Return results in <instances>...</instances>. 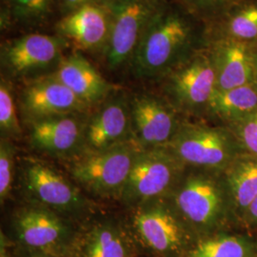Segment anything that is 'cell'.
Masks as SVG:
<instances>
[{"mask_svg":"<svg viewBox=\"0 0 257 257\" xmlns=\"http://www.w3.org/2000/svg\"><path fill=\"white\" fill-rule=\"evenodd\" d=\"M174 206L189 227L216 230L235 216L223 172L196 169L181 176L175 188Z\"/></svg>","mask_w":257,"mask_h":257,"instance_id":"1","label":"cell"},{"mask_svg":"<svg viewBox=\"0 0 257 257\" xmlns=\"http://www.w3.org/2000/svg\"><path fill=\"white\" fill-rule=\"evenodd\" d=\"M166 147L185 166L219 172L244 153L233 132L201 125L180 127Z\"/></svg>","mask_w":257,"mask_h":257,"instance_id":"2","label":"cell"},{"mask_svg":"<svg viewBox=\"0 0 257 257\" xmlns=\"http://www.w3.org/2000/svg\"><path fill=\"white\" fill-rule=\"evenodd\" d=\"M183 163L167 147L142 149L132 167L121 198L131 205L156 200L175 189Z\"/></svg>","mask_w":257,"mask_h":257,"instance_id":"3","label":"cell"},{"mask_svg":"<svg viewBox=\"0 0 257 257\" xmlns=\"http://www.w3.org/2000/svg\"><path fill=\"white\" fill-rule=\"evenodd\" d=\"M141 150L127 142L109 150L93 152L74 163L72 175L76 182L95 195L121 196Z\"/></svg>","mask_w":257,"mask_h":257,"instance_id":"4","label":"cell"},{"mask_svg":"<svg viewBox=\"0 0 257 257\" xmlns=\"http://www.w3.org/2000/svg\"><path fill=\"white\" fill-rule=\"evenodd\" d=\"M133 223L138 236L149 248L164 256H175L188 245V225L175 206L152 200L139 205Z\"/></svg>","mask_w":257,"mask_h":257,"instance_id":"5","label":"cell"},{"mask_svg":"<svg viewBox=\"0 0 257 257\" xmlns=\"http://www.w3.org/2000/svg\"><path fill=\"white\" fill-rule=\"evenodd\" d=\"M189 37V28L175 16H153L135 54L136 69L144 76L164 71Z\"/></svg>","mask_w":257,"mask_h":257,"instance_id":"6","label":"cell"},{"mask_svg":"<svg viewBox=\"0 0 257 257\" xmlns=\"http://www.w3.org/2000/svg\"><path fill=\"white\" fill-rule=\"evenodd\" d=\"M153 16L147 0H117L112 5L110 36L106 45L110 67L117 68L134 56Z\"/></svg>","mask_w":257,"mask_h":257,"instance_id":"7","label":"cell"},{"mask_svg":"<svg viewBox=\"0 0 257 257\" xmlns=\"http://www.w3.org/2000/svg\"><path fill=\"white\" fill-rule=\"evenodd\" d=\"M131 116L136 140L145 150L166 147L179 128L173 110L150 95L134 99Z\"/></svg>","mask_w":257,"mask_h":257,"instance_id":"8","label":"cell"},{"mask_svg":"<svg viewBox=\"0 0 257 257\" xmlns=\"http://www.w3.org/2000/svg\"><path fill=\"white\" fill-rule=\"evenodd\" d=\"M63 41L43 34H31L3 47L2 62L13 74H27L51 67L59 60Z\"/></svg>","mask_w":257,"mask_h":257,"instance_id":"9","label":"cell"},{"mask_svg":"<svg viewBox=\"0 0 257 257\" xmlns=\"http://www.w3.org/2000/svg\"><path fill=\"white\" fill-rule=\"evenodd\" d=\"M23 110L35 121L68 115L87 105L54 76L32 83L22 94Z\"/></svg>","mask_w":257,"mask_h":257,"instance_id":"10","label":"cell"},{"mask_svg":"<svg viewBox=\"0 0 257 257\" xmlns=\"http://www.w3.org/2000/svg\"><path fill=\"white\" fill-rule=\"evenodd\" d=\"M25 184L39 202L57 211H74L82 206L79 191L49 166L37 162L28 166Z\"/></svg>","mask_w":257,"mask_h":257,"instance_id":"11","label":"cell"},{"mask_svg":"<svg viewBox=\"0 0 257 257\" xmlns=\"http://www.w3.org/2000/svg\"><path fill=\"white\" fill-rule=\"evenodd\" d=\"M131 131V107L117 98L108 102L91 120L84 140L91 153L101 152L127 143Z\"/></svg>","mask_w":257,"mask_h":257,"instance_id":"12","label":"cell"},{"mask_svg":"<svg viewBox=\"0 0 257 257\" xmlns=\"http://www.w3.org/2000/svg\"><path fill=\"white\" fill-rule=\"evenodd\" d=\"M110 30V17L97 4H88L74 10L58 23L59 33L85 50L106 46Z\"/></svg>","mask_w":257,"mask_h":257,"instance_id":"13","label":"cell"},{"mask_svg":"<svg viewBox=\"0 0 257 257\" xmlns=\"http://www.w3.org/2000/svg\"><path fill=\"white\" fill-rule=\"evenodd\" d=\"M19 238L28 247L42 251H53L68 237L69 230L55 212L32 208L21 211L16 220Z\"/></svg>","mask_w":257,"mask_h":257,"instance_id":"14","label":"cell"},{"mask_svg":"<svg viewBox=\"0 0 257 257\" xmlns=\"http://www.w3.org/2000/svg\"><path fill=\"white\" fill-rule=\"evenodd\" d=\"M53 76L87 106L101 100L110 90L101 74L81 55H72L60 61Z\"/></svg>","mask_w":257,"mask_h":257,"instance_id":"15","label":"cell"},{"mask_svg":"<svg viewBox=\"0 0 257 257\" xmlns=\"http://www.w3.org/2000/svg\"><path fill=\"white\" fill-rule=\"evenodd\" d=\"M80 122L73 116L61 115L33 123L31 140L35 147L51 154L72 152L84 138Z\"/></svg>","mask_w":257,"mask_h":257,"instance_id":"16","label":"cell"},{"mask_svg":"<svg viewBox=\"0 0 257 257\" xmlns=\"http://www.w3.org/2000/svg\"><path fill=\"white\" fill-rule=\"evenodd\" d=\"M235 216L243 219L257 197V156L242 153L224 171Z\"/></svg>","mask_w":257,"mask_h":257,"instance_id":"17","label":"cell"},{"mask_svg":"<svg viewBox=\"0 0 257 257\" xmlns=\"http://www.w3.org/2000/svg\"><path fill=\"white\" fill-rule=\"evenodd\" d=\"M217 75L210 63L196 61L175 74L173 88L178 100L188 106L209 104L216 90Z\"/></svg>","mask_w":257,"mask_h":257,"instance_id":"18","label":"cell"},{"mask_svg":"<svg viewBox=\"0 0 257 257\" xmlns=\"http://www.w3.org/2000/svg\"><path fill=\"white\" fill-rule=\"evenodd\" d=\"M76 256L128 257V246L116 225L99 223L83 235Z\"/></svg>","mask_w":257,"mask_h":257,"instance_id":"19","label":"cell"},{"mask_svg":"<svg viewBox=\"0 0 257 257\" xmlns=\"http://www.w3.org/2000/svg\"><path fill=\"white\" fill-rule=\"evenodd\" d=\"M209 105L215 113L235 124L257 110V91L250 84L215 91Z\"/></svg>","mask_w":257,"mask_h":257,"instance_id":"20","label":"cell"},{"mask_svg":"<svg viewBox=\"0 0 257 257\" xmlns=\"http://www.w3.org/2000/svg\"><path fill=\"white\" fill-rule=\"evenodd\" d=\"M255 245L242 235L221 234L198 241L188 257H254Z\"/></svg>","mask_w":257,"mask_h":257,"instance_id":"21","label":"cell"},{"mask_svg":"<svg viewBox=\"0 0 257 257\" xmlns=\"http://www.w3.org/2000/svg\"><path fill=\"white\" fill-rule=\"evenodd\" d=\"M251 76L252 69L246 50L239 45L230 46L226 52L217 75L215 91H226L248 85Z\"/></svg>","mask_w":257,"mask_h":257,"instance_id":"22","label":"cell"},{"mask_svg":"<svg viewBox=\"0 0 257 257\" xmlns=\"http://www.w3.org/2000/svg\"><path fill=\"white\" fill-rule=\"evenodd\" d=\"M12 18L19 23L37 24L50 15L54 0H6Z\"/></svg>","mask_w":257,"mask_h":257,"instance_id":"23","label":"cell"},{"mask_svg":"<svg viewBox=\"0 0 257 257\" xmlns=\"http://www.w3.org/2000/svg\"><path fill=\"white\" fill-rule=\"evenodd\" d=\"M0 128L2 133L9 136H17L20 133L14 97L3 80L0 86Z\"/></svg>","mask_w":257,"mask_h":257,"instance_id":"24","label":"cell"},{"mask_svg":"<svg viewBox=\"0 0 257 257\" xmlns=\"http://www.w3.org/2000/svg\"><path fill=\"white\" fill-rule=\"evenodd\" d=\"M15 167V149L9 140L2 138L0 144V198L1 202L11 192Z\"/></svg>","mask_w":257,"mask_h":257,"instance_id":"25","label":"cell"},{"mask_svg":"<svg viewBox=\"0 0 257 257\" xmlns=\"http://www.w3.org/2000/svg\"><path fill=\"white\" fill-rule=\"evenodd\" d=\"M232 132L243 152L257 156V110L236 122Z\"/></svg>","mask_w":257,"mask_h":257,"instance_id":"26","label":"cell"},{"mask_svg":"<svg viewBox=\"0 0 257 257\" xmlns=\"http://www.w3.org/2000/svg\"><path fill=\"white\" fill-rule=\"evenodd\" d=\"M230 31L235 37L252 39L257 37V6L248 7L239 13L230 22Z\"/></svg>","mask_w":257,"mask_h":257,"instance_id":"27","label":"cell"},{"mask_svg":"<svg viewBox=\"0 0 257 257\" xmlns=\"http://www.w3.org/2000/svg\"><path fill=\"white\" fill-rule=\"evenodd\" d=\"M96 0H60L65 11L71 13L88 4H95Z\"/></svg>","mask_w":257,"mask_h":257,"instance_id":"28","label":"cell"},{"mask_svg":"<svg viewBox=\"0 0 257 257\" xmlns=\"http://www.w3.org/2000/svg\"><path fill=\"white\" fill-rule=\"evenodd\" d=\"M243 220L257 226V197L253 200V202L249 205L248 210L243 217Z\"/></svg>","mask_w":257,"mask_h":257,"instance_id":"29","label":"cell"},{"mask_svg":"<svg viewBox=\"0 0 257 257\" xmlns=\"http://www.w3.org/2000/svg\"><path fill=\"white\" fill-rule=\"evenodd\" d=\"M34 257H50V256H34Z\"/></svg>","mask_w":257,"mask_h":257,"instance_id":"30","label":"cell"}]
</instances>
